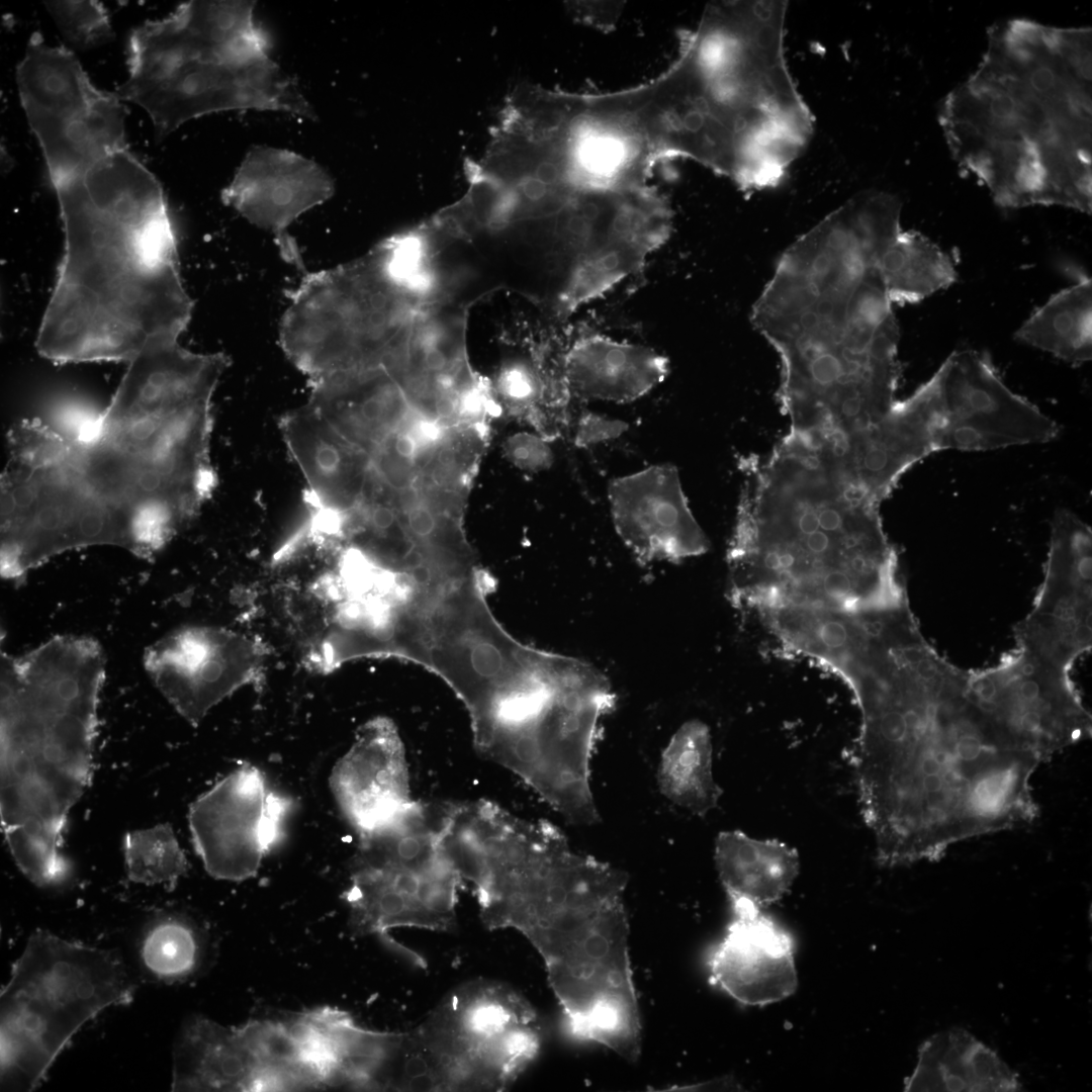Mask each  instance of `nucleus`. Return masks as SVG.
Instances as JSON below:
<instances>
[{"label":"nucleus","mask_w":1092,"mask_h":1092,"mask_svg":"<svg viewBox=\"0 0 1092 1092\" xmlns=\"http://www.w3.org/2000/svg\"><path fill=\"white\" fill-rule=\"evenodd\" d=\"M968 674L918 642L887 658L855 695L852 764L883 867L937 861L952 845L1037 815L1031 780L1043 759L981 708Z\"/></svg>","instance_id":"1"},{"label":"nucleus","mask_w":1092,"mask_h":1092,"mask_svg":"<svg viewBox=\"0 0 1092 1092\" xmlns=\"http://www.w3.org/2000/svg\"><path fill=\"white\" fill-rule=\"evenodd\" d=\"M897 226L880 193L858 194L783 253L755 301L790 433L847 440L896 402L899 330L879 259Z\"/></svg>","instance_id":"2"},{"label":"nucleus","mask_w":1092,"mask_h":1092,"mask_svg":"<svg viewBox=\"0 0 1092 1092\" xmlns=\"http://www.w3.org/2000/svg\"><path fill=\"white\" fill-rule=\"evenodd\" d=\"M50 180L65 253L37 334L38 353L60 364L129 362L150 341L178 338L193 302L154 174L126 147Z\"/></svg>","instance_id":"3"},{"label":"nucleus","mask_w":1092,"mask_h":1092,"mask_svg":"<svg viewBox=\"0 0 1092 1092\" xmlns=\"http://www.w3.org/2000/svg\"><path fill=\"white\" fill-rule=\"evenodd\" d=\"M939 121L958 165L1002 207L1092 209V30L1014 18L990 27L977 70Z\"/></svg>","instance_id":"4"},{"label":"nucleus","mask_w":1092,"mask_h":1092,"mask_svg":"<svg viewBox=\"0 0 1092 1092\" xmlns=\"http://www.w3.org/2000/svg\"><path fill=\"white\" fill-rule=\"evenodd\" d=\"M739 470L726 555L733 606L856 613L908 599L880 504L836 468L785 435Z\"/></svg>","instance_id":"5"},{"label":"nucleus","mask_w":1092,"mask_h":1092,"mask_svg":"<svg viewBox=\"0 0 1092 1092\" xmlns=\"http://www.w3.org/2000/svg\"><path fill=\"white\" fill-rule=\"evenodd\" d=\"M787 8L706 6L672 64L644 83L662 160H692L744 191L781 183L813 130L785 58Z\"/></svg>","instance_id":"6"},{"label":"nucleus","mask_w":1092,"mask_h":1092,"mask_svg":"<svg viewBox=\"0 0 1092 1092\" xmlns=\"http://www.w3.org/2000/svg\"><path fill=\"white\" fill-rule=\"evenodd\" d=\"M127 363L106 408L72 435L73 457L90 492L152 558L215 486L212 396L228 363L178 340L150 342Z\"/></svg>","instance_id":"7"},{"label":"nucleus","mask_w":1092,"mask_h":1092,"mask_svg":"<svg viewBox=\"0 0 1092 1092\" xmlns=\"http://www.w3.org/2000/svg\"><path fill=\"white\" fill-rule=\"evenodd\" d=\"M104 676L103 650L85 636L1 656V827L15 863L39 887L72 877L64 836L92 779Z\"/></svg>","instance_id":"8"},{"label":"nucleus","mask_w":1092,"mask_h":1092,"mask_svg":"<svg viewBox=\"0 0 1092 1092\" xmlns=\"http://www.w3.org/2000/svg\"><path fill=\"white\" fill-rule=\"evenodd\" d=\"M253 1H189L136 26L128 77L115 92L150 116L165 136L218 111H285L314 119L296 81L270 59Z\"/></svg>","instance_id":"9"},{"label":"nucleus","mask_w":1092,"mask_h":1092,"mask_svg":"<svg viewBox=\"0 0 1092 1092\" xmlns=\"http://www.w3.org/2000/svg\"><path fill=\"white\" fill-rule=\"evenodd\" d=\"M136 986L113 950L32 933L0 994V1088L31 1091L72 1037Z\"/></svg>","instance_id":"10"},{"label":"nucleus","mask_w":1092,"mask_h":1092,"mask_svg":"<svg viewBox=\"0 0 1092 1092\" xmlns=\"http://www.w3.org/2000/svg\"><path fill=\"white\" fill-rule=\"evenodd\" d=\"M536 1013L509 985L458 986L414 1029L399 1032L386 1090L503 1091L537 1057Z\"/></svg>","instance_id":"11"},{"label":"nucleus","mask_w":1092,"mask_h":1092,"mask_svg":"<svg viewBox=\"0 0 1092 1092\" xmlns=\"http://www.w3.org/2000/svg\"><path fill=\"white\" fill-rule=\"evenodd\" d=\"M1 475V574L19 582L29 571L70 550L95 545L124 549L112 515L87 488L71 439L36 420L8 434Z\"/></svg>","instance_id":"12"},{"label":"nucleus","mask_w":1092,"mask_h":1092,"mask_svg":"<svg viewBox=\"0 0 1092 1092\" xmlns=\"http://www.w3.org/2000/svg\"><path fill=\"white\" fill-rule=\"evenodd\" d=\"M413 297L388 276L377 251L352 263L306 271L288 294L280 346L309 380L385 368L407 339Z\"/></svg>","instance_id":"13"},{"label":"nucleus","mask_w":1092,"mask_h":1092,"mask_svg":"<svg viewBox=\"0 0 1092 1092\" xmlns=\"http://www.w3.org/2000/svg\"><path fill=\"white\" fill-rule=\"evenodd\" d=\"M344 892L355 934L376 936L394 952L426 967L390 934L396 928L452 931L465 881L449 855L439 807L421 802L382 827L358 836Z\"/></svg>","instance_id":"14"},{"label":"nucleus","mask_w":1092,"mask_h":1092,"mask_svg":"<svg viewBox=\"0 0 1092 1092\" xmlns=\"http://www.w3.org/2000/svg\"><path fill=\"white\" fill-rule=\"evenodd\" d=\"M476 573L449 588L429 613L425 666L464 703L471 726L503 704L548 684L562 656L521 644L497 624Z\"/></svg>","instance_id":"15"},{"label":"nucleus","mask_w":1092,"mask_h":1092,"mask_svg":"<svg viewBox=\"0 0 1092 1092\" xmlns=\"http://www.w3.org/2000/svg\"><path fill=\"white\" fill-rule=\"evenodd\" d=\"M968 685L989 716L1044 761L1091 736V714L1070 671L1022 648L969 671Z\"/></svg>","instance_id":"16"},{"label":"nucleus","mask_w":1092,"mask_h":1092,"mask_svg":"<svg viewBox=\"0 0 1092 1092\" xmlns=\"http://www.w3.org/2000/svg\"><path fill=\"white\" fill-rule=\"evenodd\" d=\"M933 375L937 451H987L1058 436L1056 422L1011 391L982 352H953Z\"/></svg>","instance_id":"17"},{"label":"nucleus","mask_w":1092,"mask_h":1092,"mask_svg":"<svg viewBox=\"0 0 1092 1092\" xmlns=\"http://www.w3.org/2000/svg\"><path fill=\"white\" fill-rule=\"evenodd\" d=\"M293 801L273 790L264 774L242 764L194 800L188 812L196 853L213 878L256 876L284 836Z\"/></svg>","instance_id":"18"},{"label":"nucleus","mask_w":1092,"mask_h":1092,"mask_svg":"<svg viewBox=\"0 0 1092 1092\" xmlns=\"http://www.w3.org/2000/svg\"><path fill=\"white\" fill-rule=\"evenodd\" d=\"M1016 646L1067 671L1092 648V532L1072 512L1053 518L1043 579L1014 627Z\"/></svg>","instance_id":"19"},{"label":"nucleus","mask_w":1092,"mask_h":1092,"mask_svg":"<svg viewBox=\"0 0 1092 1092\" xmlns=\"http://www.w3.org/2000/svg\"><path fill=\"white\" fill-rule=\"evenodd\" d=\"M266 648L243 633L187 626L157 640L144 654L150 678L192 726L240 688L259 680Z\"/></svg>","instance_id":"20"},{"label":"nucleus","mask_w":1092,"mask_h":1092,"mask_svg":"<svg viewBox=\"0 0 1092 1092\" xmlns=\"http://www.w3.org/2000/svg\"><path fill=\"white\" fill-rule=\"evenodd\" d=\"M280 431L307 485L311 532L339 539L369 499L370 455L348 441L307 403L284 415Z\"/></svg>","instance_id":"21"},{"label":"nucleus","mask_w":1092,"mask_h":1092,"mask_svg":"<svg viewBox=\"0 0 1092 1092\" xmlns=\"http://www.w3.org/2000/svg\"><path fill=\"white\" fill-rule=\"evenodd\" d=\"M331 176L315 162L294 152L253 147L221 200L250 223L270 233L281 258L302 274L305 268L296 241L288 228L302 213L334 194Z\"/></svg>","instance_id":"22"},{"label":"nucleus","mask_w":1092,"mask_h":1092,"mask_svg":"<svg viewBox=\"0 0 1092 1092\" xmlns=\"http://www.w3.org/2000/svg\"><path fill=\"white\" fill-rule=\"evenodd\" d=\"M608 499L615 530L640 564L680 562L709 550L673 464L612 479Z\"/></svg>","instance_id":"23"},{"label":"nucleus","mask_w":1092,"mask_h":1092,"mask_svg":"<svg viewBox=\"0 0 1092 1092\" xmlns=\"http://www.w3.org/2000/svg\"><path fill=\"white\" fill-rule=\"evenodd\" d=\"M732 918L707 956L710 981L743 1005L763 1006L792 995L798 984L791 934L746 903H730Z\"/></svg>","instance_id":"24"},{"label":"nucleus","mask_w":1092,"mask_h":1092,"mask_svg":"<svg viewBox=\"0 0 1092 1092\" xmlns=\"http://www.w3.org/2000/svg\"><path fill=\"white\" fill-rule=\"evenodd\" d=\"M404 747L394 724L378 717L361 726L330 775L338 806L358 836L387 824L417 802Z\"/></svg>","instance_id":"25"},{"label":"nucleus","mask_w":1092,"mask_h":1092,"mask_svg":"<svg viewBox=\"0 0 1092 1092\" xmlns=\"http://www.w3.org/2000/svg\"><path fill=\"white\" fill-rule=\"evenodd\" d=\"M309 383L307 404L370 456L411 410L403 388L382 367L336 372Z\"/></svg>","instance_id":"26"},{"label":"nucleus","mask_w":1092,"mask_h":1092,"mask_svg":"<svg viewBox=\"0 0 1092 1092\" xmlns=\"http://www.w3.org/2000/svg\"><path fill=\"white\" fill-rule=\"evenodd\" d=\"M564 370L572 396L625 403L661 383L668 361L646 346L589 334L566 348Z\"/></svg>","instance_id":"27"},{"label":"nucleus","mask_w":1092,"mask_h":1092,"mask_svg":"<svg viewBox=\"0 0 1092 1092\" xmlns=\"http://www.w3.org/2000/svg\"><path fill=\"white\" fill-rule=\"evenodd\" d=\"M263 1069L241 1026L190 1018L173 1053V1091H262Z\"/></svg>","instance_id":"28"},{"label":"nucleus","mask_w":1092,"mask_h":1092,"mask_svg":"<svg viewBox=\"0 0 1092 1092\" xmlns=\"http://www.w3.org/2000/svg\"><path fill=\"white\" fill-rule=\"evenodd\" d=\"M904 1091L1017 1092L1022 1083L1016 1071L968 1030L954 1027L924 1039L917 1049Z\"/></svg>","instance_id":"29"},{"label":"nucleus","mask_w":1092,"mask_h":1092,"mask_svg":"<svg viewBox=\"0 0 1092 1092\" xmlns=\"http://www.w3.org/2000/svg\"><path fill=\"white\" fill-rule=\"evenodd\" d=\"M714 858L729 903L763 908L780 900L799 873V856L794 848L737 830L717 836Z\"/></svg>","instance_id":"30"},{"label":"nucleus","mask_w":1092,"mask_h":1092,"mask_svg":"<svg viewBox=\"0 0 1092 1092\" xmlns=\"http://www.w3.org/2000/svg\"><path fill=\"white\" fill-rule=\"evenodd\" d=\"M661 795L697 816L714 810L721 790L713 775V745L709 727L700 720L685 722L663 749L656 772Z\"/></svg>","instance_id":"31"},{"label":"nucleus","mask_w":1092,"mask_h":1092,"mask_svg":"<svg viewBox=\"0 0 1092 1092\" xmlns=\"http://www.w3.org/2000/svg\"><path fill=\"white\" fill-rule=\"evenodd\" d=\"M1016 340L1081 365L1092 356V282L1084 275L1053 295L1017 330Z\"/></svg>","instance_id":"32"},{"label":"nucleus","mask_w":1092,"mask_h":1092,"mask_svg":"<svg viewBox=\"0 0 1092 1092\" xmlns=\"http://www.w3.org/2000/svg\"><path fill=\"white\" fill-rule=\"evenodd\" d=\"M879 267L892 303L918 302L951 285L958 273L949 256L919 233L900 230Z\"/></svg>","instance_id":"33"},{"label":"nucleus","mask_w":1092,"mask_h":1092,"mask_svg":"<svg viewBox=\"0 0 1092 1092\" xmlns=\"http://www.w3.org/2000/svg\"><path fill=\"white\" fill-rule=\"evenodd\" d=\"M206 953L204 933L190 918L173 912L159 913L143 928L138 957L143 972L152 980L170 984L195 975Z\"/></svg>","instance_id":"34"},{"label":"nucleus","mask_w":1092,"mask_h":1092,"mask_svg":"<svg viewBox=\"0 0 1092 1092\" xmlns=\"http://www.w3.org/2000/svg\"><path fill=\"white\" fill-rule=\"evenodd\" d=\"M123 852L127 876L139 884L173 889L189 868L168 823L126 833Z\"/></svg>","instance_id":"35"},{"label":"nucleus","mask_w":1092,"mask_h":1092,"mask_svg":"<svg viewBox=\"0 0 1092 1092\" xmlns=\"http://www.w3.org/2000/svg\"><path fill=\"white\" fill-rule=\"evenodd\" d=\"M44 6L64 36L76 47L92 48L113 36L108 12L98 1H46Z\"/></svg>","instance_id":"36"},{"label":"nucleus","mask_w":1092,"mask_h":1092,"mask_svg":"<svg viewBox=\"0 0 1092 1092\" xmlns=\"http://www.w3.org/2000/svg\"><path fill=\"white\" fill-rule=\"evenodd\" d=\"M548 441L540 434L519 433L509 439L506 450L516 466L526 471L538 472L548 469L553 462Z\"/></svg>","instance_id":"37"},{"label":"nucleus","mask_w":1092,"mask_h":1092,"mask_svg":"<svg viewBox=\"0 0 1092 1092\" xmlns=\"http://www.w3.org/2000/svg\"><path fill=\"white\" fill-rule=\"evenodd\" d=\"M627 429L624 421L585 411L575 423L574 442L580 448H592L621 437Z\"/></svg>","instance_id":"38"}]
</instances>
